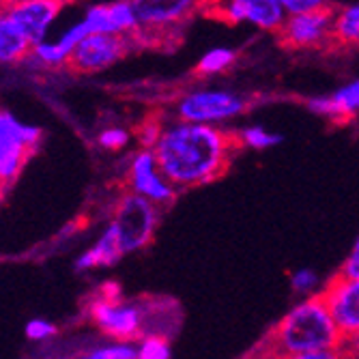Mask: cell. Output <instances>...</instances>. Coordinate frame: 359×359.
<instances>
[{"instance_id":"21","label":"cell","mask_w":359,"mask_h":359,"mask_svg":"<svg viewBox=\"0 0 359 359\" xmlns=\"http://www.w3.org/2000/svg\"><path fill=\"white\" fill-rule=\"evenodd\" d=\"M88 357H93V359H136L138 346H132L129 342L116 340L110 346H104V348H97V351L88 353Z\"/></svg>"},{"instance_id":"7","label":"cell","mask_w":359,"mask_h":359,"mask_svg":"<svg viewBox=\"0 0 359 359\" xmlns=\"http://www.w3.org/2000/svg\"><path fill=\"white\" fill-rule=\"evenodd\" d=\"M336 9L325 5L312 11L292 13L288 20H284L282 28L278 30L280 43L290 50H306L323 46L332 39Z\"/></svg>"},{"instance_id":"28","label":"cell","mask_w":359,"mask_h":359,"mask_svg":"<svg viewBox=\"0 0 359 359\" xmlns=\"http://www.w3.org/2000/svg\"><path fill=\"white\" fill-rule=\"evenodd\" d=\"M7 3H9V0H0V9H3V7H5Z\"/></svg>"},{"instance_id":"20","label":"cell","mask_w":359,"mask_h":359,"mask_svg":"<svg viewBox=\"0 0 359 359\" xmlns=\"http://www.w3.org/2000/svg\"><path fill=\"white\" fill-rule=\"evenodd\" d=\"M241 144H248L252 149H269L278 142H282V136L278 134H269L263 127H248L241 132Z\"/></svg>"},{"instance_id":"5","label":"cell","mask_w":359,"mask_h":359,"mask_svg":"<svg viewBox=\"0 0 359 359\" xmlns=\"http://www.w3.org/2000/svg\"><path fill=\"white\" fill-rule=\"evenodd\" d=\"M41 129L22 125L13 114L0 108V183L13 181L28 155L35 151Z\"/></svg>"},{"instance_id":"1","label":"cell","mask_w":359,"mask_h":359,"mask_svg":"<svg viewBox=\"0 0 359 359\" xmlns=\"http://www.w3.org/2000/svg\"><path fill=\"white\" fill-rule=\"evenodd\" d=\"M241 147V138L211 123L181 121L155 142L157 166L175 187H196L222 177Z\"/></svg>"},{"instance_id":"23","label":"cell","mask_w":359,"mask_h":359,"mask_svg":"<svg viewBox=\"0 0 359 359\" xmlns=\"http://www.w3.org/2000/svg\"><path fill=\"white\" fill-rule=\"evenodd\" d=\"M127 142H129V134L125 132V129H118V127L106 129V132L100 136V144H102L104 149H110V151H118V149H123Z\"/></svg>"},{"instance_id":"19","label":"cell","mask_w":359,"mask_h":359,"mask_svg":"<svg viewBox=\"0 0 359 359\" xmlns=\"http://www.w3.org/2000/svg\"><path fill=\"white\" fill-rule=\"evenodd\" d=\"M138 357L140 359H168L170 357V344H168L166 336L144 334V338L138 344Z\"/></svg>"},{"instance_id":"3","label":"cell","mask_w":359,"mask_h":359,"mask_svg":"<svg viewBox=\"0 0 359 359\" xmlns=\"http://www.w3.org/2000/svg\"><path fill=\"white\" fill-rule=\"evenodd\" d=\"M207 18L226 24H254L263 30H280L286 9L280 0H201L198 7Z\"/></svg>"},{"instance_id":"15","label":"cell","mask_w":359,"mask_h":359,"mask_svg":"<svg viewBox=\"0 0 359 359\" xmlns=\"http://www.w3.org/2000/svg\"><path fill=\"white\" fill-rule=\"evenodd\" d=\"M125 254L123 245H121V237H118V231L116 226L110 224L108 231L102 235V239L97 241L86 254H82L78 258V269L86 271V269H95V267H108V265H114L116 260Z\"/></svg>"},{"instance_id":"11","label":"cell","mask_w":359,"mask_h":359,"mask_svg":"<svg viewBox=\"0 0 359 359\" xmlns=\"http://www.w3.org/2000/svg\"><path fill=\"white\" fill-rule=\"evenodd\" d=\"M69 0H9L7 13L24 30L32 46L46 39V32L52 22L67 7Z\"/></svg>"},{"instance_id":"22","label":"cell","mask_w":359,"mask_h":359,"mask_svg":"<svg viewBox=\"0 0 359 359\" xmlns=\"http://www.w3.org/2000/svg\"><path fill=\"white\" fill-rule=\"evenodd\" d=\"M290 284H292V290L299 292V295H310V292L320 284V280H318V276H316L314 271H310V269H299V271L292 273Z\"/></svg>"},{"instance_id":"25","label":"cell","mask_w":359,"mask_h":359,"mask_svg":"<svg viewBox=\"0 0 359 359\" xmlns=\"http://www.w3.org/2000/svg\"><path fill=\"white\" fill-rule=\"evenodd\" d=\"M280 3L286 9V13L292 15V13H304V11H312V9L325 7L327 0H280Z\"/></svg>"},{"instance_id":"2","label":"cell","mask_w":359,"mask_h":359,"mask_svg":"<svg viewBox=\"0 0 359 359\" xmlns=\"http://www.w3.org/2000/svg\"><path fill=\"white\" fill-rule=\"evenodd\" d=\"M342 334L325 304L323 295L308 297L292 308L267 338L258 344L256 355L292 359H332L340 355Z\"/></svg>"},{"instance_id":"6","label":"cell","mask_w":359,"mask_h":359,"mask_svg":"<svg viewBox=\"0 0 359 359\" xmlns=\"http://www.w3.org/2000/svg\"><path fill=\"white\" fill-rule=\"evenodd\" d=\"M132 35H118V32H93L84 37L69 54L67 65L74 72L80 74H95L102 72L116 60H121L132 43Z\"/></svg>"},{"instance_id":"16","label":"cell","mask_w":359,"mask_h":359,"mask_svg":"<svg viewBox=\"0 0 359 359\" xmlns=\"http://www.w3.org/2000/svg\"><path fill=\"white\" fill-rule=\"evenodd\" d=\"M32 43L24 30L7 13V5L0 9V62H18L28 56Z\"/></svg>"},{"instance_id":"14","label":"cell","mask_w":359,"mask_h":359,"mask_svg":"<svg viewBox=\"0 0 359 359\" xmlns=\"http://www.w3.org/2000/svg\"><path fill=\"white\" fill-rule=\"evenodd\" d=\"M308 108L334 121H346L359 114V80L338 88L332 97H314L308 102Z\"/></svg>"},{"instance_id":"10","label":"cell","mask_w":359,"mask_h":359,"mask_svg":"<svg viewBox=\"0 0 359 359\" xmlns=\"http://www.w3.org/2000/svg\"><path fill=\"white\" fill-rule=\"evenodd\" d=\"M320 295L327 304L342 338L359 334V280L338 273L325 284Z\"/></svg>"},{"instance_id":"24","label":"cell","mask_w":359,"mask_h":359,"mask_svg":"<svg viewBox=\"0 0 359 359\" xmlns=\"http://www.w3.org/2000/svg\"><path fill=\"white\" fill-rule=\"evenodd\" d=\"M56 334V327L48 320H41V318H35L26 325V336L30 340H48L50 336Z\"/></svg>"},{"instance_id":"26","label":"cell","mask_w":359,"mask_h":359,"mask_svg":"<svg viewBox=\"0 0 359 359\" xmlns=\"http://www.w3.org/2000/svg\"><path fill=\"white\" fill-rule=\"evenodd\" d=\"M340 276L344 278H353V280H359V237L351 250V254L346 256L344 265L340 267Z\"/></svg>"},{"instance_id":"12","label":"cell","mask_w":359,"mask_h":359,"mask_svg":"<svg viewBox=\"0 0 359 359\" xmlns=\"http://www.w3.org/2000/svg\"><path fill=\"white\" fill-rule=\"evenodd\" d=\"M129 181H132L134 191L147 196L155 205H166L175 198V185L161 175L155 151H140L129 170Z\"/></svg>"},{"instance_id":"17","label":"cell","mask_w":359,"mask_h":359,"mask_svg":"<svg viewBox=\"0 0 359 359\" xmlns=\"http://www.w3.org/2000/svg\"><path fill=\"white\" fill-rule=\"evenodd\" d=\"M332 39L342 48L359 43V5H351L342 11H336Z\"/></svg>"},{"instance_id":"8","label":"cell","mask_w":359,"mask_h":359,"mask_svg":"<svg viewBox=\"0 0 359 359\" xmlns=\"http://www.w3.org/2000/svg\"><path fill=\"white\" fill-rule=\"evenodd\" d=\"M90 320L100 327L106 336L114 340L129 342L134 338L144 336V314L136 306L118 304L116 297L97 299L88 310Z\"/></svg>"},{"instance_id":"27","label":"cell","mask_w":359,"mask_h":359,"mask_svg":"<svg viewBox=\"0 0 359 359\" xmlns=\"http://www.w3.org/2000/svg\"><path fill=\"white\" fill-rule=\"evenodd\" d=\"M340 355L342 357H359V334L344 336L340 340Z\"/></svg>"},{"instance_id":"18","label":"cell","mask_w":359,"mask_h":359,"mask_svg":"<svg viewBox=\"0 0 359 359\" xmlns=\"http://www.w3.org/2000/svg\"><path fill=\"white\" fill-rule=\"evenodd\" d=\"M235 58H237V54L233 50H226V48L211 50V52H207L201 58L198 65H196V74H198V76H209V74L226 72L235 62Z\"/></svg>"},{"instance_id":"9","label":"cell","mask_w":359,"mask_h":359,"mask_svg":"<svg viewBox=\"0 0 359 359\" xmlns=\"http://www.w3.org/2000/svg\"><path fill=\"white\" fill-rule=\"evenodd\" d=\"M245 110L241 97L224 90H201L183 97L177 112L189 123H222Z\"/></svg>"},{"instance_id":"13","label":"cell","mask_w":359,"mask_h":359,"mask_svg":"<svg viewBox=\"0 0 359 359\" xmlns=\"http://www.w3.org/2000/svg\"><path fill=\"white\" fill-rule=\"evenodd\" d=\"M132 7L142 30H161L183 22L201 0H132Z\"/></svg>"},{"instance_id":"4","label":"cell","mask_w":359,"mask_h":359,"mask_svg":"<svg viewBox=\"0 0 359 359\" xmlns=\"http://www.w3.org/2000/svg\"><path fill=\"white\" fill-rule=\"evenodd\" d=\"M112 224L116 226L121 245L127 252H136L153 241L157 228V209L147 196L134 191L118 201Z\"/></svg>"}]
</instances>
